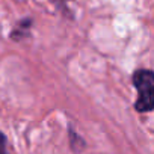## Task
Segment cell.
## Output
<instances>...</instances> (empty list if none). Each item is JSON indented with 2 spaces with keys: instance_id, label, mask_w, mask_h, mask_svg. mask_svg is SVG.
<instances>
[{
  "instance_id": "obj_3",
  "label": "cell",
  "mask_w": 154,
  "mask_h": 154,
  "mask_svg": "<svg viewBox=\"0 0 154 154\" xmlns=\"http://www.w3.org/2000/svg\"><path fill=\"white\" fill-rule=\"evenodd\" d=\"M63 2H69V0H63Z\"/></svg>"
},
{
  "instance_id": "obj_1",
  "label": "cell",
  "mask_w": 154,
  "mask_h": 154,
  "mask_svg": "<svg viewBox=\"0 0 154 154\" xmlns=\"http://www.w3.org/2000/svg\"><path fill=\"white\" fill-rule=\"evenodd\" d=\"M133 83L137 91L136 110L151 112L154 109V72L149 69H137L133 74Z\"/></svg>"
},
{
  "instance_id": "obj_2",
  "label": "cell",
  "mask_w": 154,
  "mask_h": 154,
  "mask_svg": "<svg viewBox=\"0 0 154 154\" xmlns=\"http://www.w3.org/2000/svg\"><path fill=\"white\" fill-rule=\"evenodd\" d=\"M0 154H9L8 140H6V136L3 133H0Z\"/></svg>"
}]
</instances>
